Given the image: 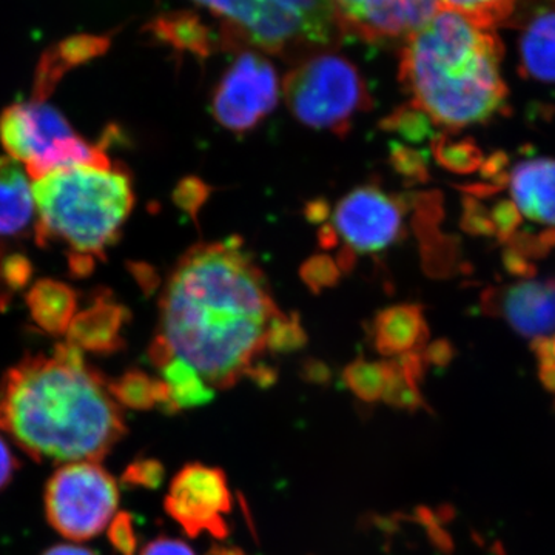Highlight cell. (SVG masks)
<instances>
[{"instance_id": "obj_1", "label": "cell", "mask_w": 555, "mask_h": 555, "mask_svg": "<svg viewBox=\"0 0 555 555\" xmlns=\"http://www.w3.org/2000/svg\"><path fill=\"white\" fill-rule=\"evenodd\" d=\"M280 315L264 275L235 240L203 244L171 273L158 337L208 385L229 389L264 352Z\"/></svg>"}, {"instance_id": "obj_2", "label": "cell", "mask_w": 555, "mask_h": 555, "mask_svg": "<svg viewBox=\"0 0 555 555\" xmlns=\"http://www.w3.org/2000/svg\"><path fill=\"white\" fill-rule=\"evenodd\" d=\"M0 429L31 459L57 463L100 462L127 434L107 382L68 343L3 375Z\"/></svg>"}, {"instance_id": "obj_3", "label": "cell", "mask_w": 555, "mask_h": 555, "mask_svg": "<svg viewBox=\"0 0 555 555\" xmlns=\"http://www.w3.org/2000/svg\"><path fill=\"white\" fill-rule=\"evenodd\" d=\"M503 46L491 28L438 10L411 33L400 57V82L411 104L437 126L466 129L506 108Z\"/></svg>"}, {"instance_id": "obj_4", "label": "cell", "mask_w": 555, "mask_h": 555, "mask_svg": "<svg viewBox=\"0 0 555 555\" xmlns=\"http://www.w3.org/2000/svg\"><path fill=\"white\" fill-rule=\"evenodd\" d=\"M36 241L68 247L69 266L86 275L118 238L134 206L129 175L115 167L76 166L51 171L31 185Z\"/></svg>"}, {"instance_id": "obj_5", "label": "cell", "mask_w": 555, "mask_h": 555, "mask_svg": "<svg viewBox=\"0 0 555 555\" xmlns=\"http://www.w3.org/2000/svg\"><path fill=\"white\" fill-rule=\"evenodd\" d=\"M221 20L222 47L306 54L346 35L332 0H193Z\"/></svg>"}, {"instance_id": "obj_6", "label": "cell", "mask_w": 555, "mask_h": 555, "mask_svg": "<svg viewBox=\"0 0 555 555\" xmlns=\"http://www.w3.org/2000/svg\"><path fill=\"white\" fill-rule=\"evenodd\" d=\"M0 142L11 159L24 164L33 181L68 167L113 166L104 150L79 137L65 116L46 101L7 108L0 116Z\"/></svg>"}, {"instance_id": "obj_7", "label": "cell", "mask_w": 555, "mask_h": 555, "mask_svg": "<svg viewBox=\"0 0 555 555\" xmlns=\"http://www.w3.org/2000/svg\"><path fill=\"white\" fill-rule=\"evenodd\" d=\"M292 115L318 130L349 133L353 116L372 107L366 82L356 65L331 53L310 54L284 79Z\"/></svg>"}, {"instance_id": "obj_8", "label": "cell", "mask_w": 555, "mask_h": 555, "mask_svg": "<svg viewBox=\"0 0 555 555\" xmlns=\"http://www.w3.org/2000/svg\"><path fill=\"white\" fill-rule=\"evenodd\" d=\"M47 520L54 531L75 542L101 534L119 505V488L98 462L65 463L47 483Z\"/></svg>"}, {"instance_id": "obj_9", "label": "cell", "mask_w": 555, "mask_h": 555, "mask_svg": "<svg viewBox=\"0 0 555 555\" xmlns=\"http://www.w3.org/2000/svg\"><path fill=\"white\" fill-rule=\"evenodd\" d=\"M278 98L276 69L261 54L244 51L218 83L211 113L225 129L246 133L276 107Z\"/></svg>"}, {"instance_id": "obj_10", "label": "cell", "mask_w": 555, "mask_h": 555, "mask_svg": "<svg viewBox=\"0 0 555 555\" xmlns=\"http://www.w3.org/2000/svg\"><path fill=\"white\" fill-rule=\"evenodd\" d=\"M232 506L224 470L201 463L182 467L171 480L169 494L164 500L167 514L192 539L201 534L228 539L230 529L225 516Z\"/></svg>"}, {"instance_id": "obj_11", "label": "cell", "mask_w": 555, "mask_h": 555, "mask_svg": "<svg viewBox=\"0 0 555 555\" xmlns=\"http://www.w3.org/2000/svg\"><path fill=\"white\" fill-rule=\"evenodd\" d=\"M332 228L349 254H375L396 243L403 229V208L375 185L350 192L335 208Z\"/></svg>"}, {"instance_id": "obj_12", "label": "cell", "mask_w": 555, "mask_h": 555, "mask_svg": "<svg viewBox=\"0 0 555 555\" xmlns=\"http://www.w3.org/2000/svg\"><path fill=\"white\" fill-rule=\"evenodd\" d=\"M347 35L369 40L406 39L438 11V0H332Z\"/></svg>"}, {"instance_id": "obj_13", "label": "cell", "mask_w": 555, "mask_h": 555, "mask_svg": "<svg viewBox=\"0 0 555 555\" xmlns=\"http://www.w3.org/2000/svg\"><path fill=\"white\" fill-rule=\"evenodd\" d=\"M506 24L518 31L521 72L555 83V0H517Z\"/></svg>"}, {"instance_id": "obj_14", "label": "cell", "mask_w": 555, "mask_h": 555, "mask_svg": "<svg viewBox=\"0 0 555 555\" xmlns=\"http://www.w3.org/2000/svg\"><path fill=\"white\" fill-rule=\"evenodd\" d=\"M494 310L524 337L542 339L555 335V280H528L502 288Z\"/></svg>"}, {"instance_id": "obj_15", "label": "cell", "mask_w": 555, "mask_h": 555, "mask_svg": "<svg viewBox=\"0 0 555 555\" xmlns=\"http://www.w3.org/2000/svg\"><path fill=\"white\" fill-rule=\"evenodd\" d=\"M509 190L517 214L539 224L555 225V159L517 164L511 171Z\"/></svg>"}, {"instance_id": "obj_16", "label": "cell", "mask_w": 555, "mask_h": 555, "mask_svg": "<svg viewBox=\"0 0 555 555\" xmlns=\"http://www.w3.org/2000/svg\"><path fill=\"white\" fill-rule=\"evenodd\" d=\"M127 309L112 297H96L93 305L76 313L68 327V345L94 353H115L122 349V328Z\"/></svg>"}, {"instance_id": "obj_17", "label": "cell", "mask_w": 555, "mask_h": 555, "mask_svg": "<svg viewBox=\"0 0 555 555\" xmlns=\"http://www.w3.org/2000/svg\"><path fill=\"white\" fill-rule=\"evenodd\" d=\"M27 171L11 158H0V246L11 247L36 224V206Z\"/></svg>"}, {"instance_id": "obj_18", "label": "cell", "mask_w": 555, "mask_h": 555, "mask_svg": "<svg viewBox=\"0 0 555 555\" xmlns=\"http://www.w3.org/2000/svg\"><path fill=\"white\" fill-rule=\"evenodd\" d=\"M429 337L422 308L398 305L378 313L374 321L375 349L387 358L420 352Z\"/></svg>"}, {"instance_id": "obj_19", "label": "cell", "mask_w": 555, "mask_h": 555, "mask_svg": "<svg viewBox=\"0 0 555 555\" xmlns=\"http://www.w3.org/2000/svg\"><path fill=\"white\" fill-rule=\"evenodd\" d=\"M108 46L109 39L104 36H78L47 51L39 62L33 100L46 101L65 73L100 56Z\"/></svg>"}, {"instance_id": "obj_20", "label": "cell", "mask_w": 555, "mask_h": 555, "mask_svg": "<svg viewBox=\"0 0 555 555\" xmlns=\"http://www.w3.org/2000/svg\"><path fill=\"white\" fill-rule=\"evenodd\" d=\"M33 320L53 335L67 334L76 317V294L67 284L42 280L27 295Z\"/></svg>"}, {"instance_id": "obj_21", "label": "cell", "mask_w": 555, "mask_h": 555, "mask_svg": "<svg viewBox=\"0 0 555 555\" xmlns=\"http://www.w3.org/2000/svg\"><path fill=\"white\" fill-rule=\"evenodd\" d=\"M149 30L173 49L190 51L196 56H208L217 43L210 28L201 24L198 17L192 14L178 13L158 17L150 25Z\"/></svg>"}, {"instance_id": "obj_22", "label": "cell", "mask_w": 555, "mask_h": 555, "mask_svg": "<svg viewBox=\"0 0 555 555\" xmlns=\"http://www.w3.org/2000/svg\"><path fill=\"white\" fill-rule=\"evenodd\" d=\"M160 372L170 393L167 414H178L182 409L204 406L214 400V389L204 382L198 371L182 358L175 357L160 369Z\"/></svg>"}, {"instance_id": "obj_23", "label": "cell", "mask_w": 555, "mask_h": 555, "mask_svg": "<svg viewBox=\"0 0 555 555\" xmlns=\"http://www.w3.org/2000/svg\"><path fill=\"white\" fill-rule=\"evenodd\" d=\"M107 387L116 403L122 406L137 411H150L153 408L169 411V387L163 379L149 377L145 372L133 369L126 372L122 377L107 382Z\"/></svg>"}, {"instance_id": "obj_24", "label": "cell", "mask_w": 555, "mask_h": 555, "mask_svg": "<svg viewBox=\"0 0 555 555\" xmlns=\"http://www.w3.org/2000/svg\"><path fill=\"white\" fill-rule=\"evenodd\" d=\"M387 377L389 361H366L364 358H358L343 372L346 386L364 403H375L383 398Z\"/></svg>"}, {"instance_id": "obj_25", "label": "cell", "mask_w": 555, "mask_h": 555, "mask_svg": "<svg viewBox=\"0 0 555 555\" xmlns=\"http://www.w3.org/2000/svg\"><path fill=\"white\" fill-rule=\"evenodd\" d=\"M517 0H438V10L460 14L478 27L494 30L506 25Z\"/></svg>"}, {"instance_id": "obj_26", "label": "cell", "mask_w": 555, "mask_h": 555, "mask_svg": "<svg viewBox=\"0 0 555 555\" xmlns=\"http://www.w3.org/2000/svg\"><path fill=\"white\" fill-rule=\"evenodd\" d=\"M433 120L422 109L409 104L382 120V129L392 131L409 142H422L433 133Z\"/></svg>"}, {"instance_id": "obj_27", "label": "cell", "mask_w": 555, "mask_h": 555, "mask_svg": "<svg viewBox=\"0 0 555 555\" xmlns=\"http://www.w3.org/2000/svg\"><path fill=\"white\" fill-rule=\"evenodd\" d=\"M308 343V335L299 323L298 317L284 315L273 321L266 338V349L275 353H291L295 350L302 349Z\"/></svg>"}, {"instance_id": "obj_28", "label": "cell", "mask_w": 555, "mask_h": 555, "mask_svg": "<svg viewBox=\"0 0 555 555\" xmlns=\"http://www.w3.org/2000/svg\"><path fill=\"white\" fill-rule=\"evenodd\" d=\"M434 155L444 169L465 173L476 169L478 152L470 142H451L448 138H438L434 142Z\"/></svg>"}, {"instance_id": "obj_29", "label": "cell", "mask_w": 555, "mask_h": 555, "mask_svg": "<svg viewBox=\"0 0 555 555\" xmlns=\"http://www.w3.org/2000/svg\"><path fill=\"white\" fill-rule=\"evenodd\" d=\"M341 269L338 261L328 255H315L310 257L299 269V276L313 294H321L326 288L334 287L338 283Z\"/></svg>"}, {"instance_id": "obj_30", "label": "cell", "mask_w": 555, "mask_h": 555, "mask_svg": "<svg viewBox=\"0 0 555 555\" xmlns=\"http://www.w3.org/2000/svg\"><path fill=\"white\" fill-rule=\"evenodd\" d=\"M166 469L156 459H138L126 467L122 474V483L131 488H144L155 491L163 485Z\"/></svg>"}, {"instance_id": "obj_31", "label": "cell", "mask_w": 555, "mask_h": 555, "mask_svg": "<svg viewBox=\"0 0 555 555\" xmlns=\"http://www.w3.org/2000/svg\"><path fill=\"white\" fill-rule=\"evenodd\" d=\"M208 196H210V188L203 179L195 177L182 179L173 192L175 204L185 211L193 221L198 219L199 210L206 204Z\"/></svg>"}, {"instance_id": "obj_32", "label": "cell", "mask_w": 555, "mask_h": 555, "mask_svg": "<svg viewBox=\"0 0 555 555\" xmlns=\"http://www.w3.org/2000/svg\"><path fill=\"white\" fill-rule=\"evenodd\" d=\"M108 539L120 555H137L138 534L130 513H118L108 526Z\"/></svg>"}, {"instance_id": "obj_33", "label": "cell", "mask_w": 555, "mask_h": 555, "mask_svg": "<svg viewBox=\"0 0 555 555\" xmlns=\"http://www.w3.org/2000/svg\"><path fill=\"white\" fill-rule=\"evenodd\" d=\"M390 163L401 177L414 179V181L426 179L427 170L422 153L400 142L390 144Z\"/></svg>"}, {"instance_id": "obj_34", "label": "cell", "mask_w": 555, "mask_h": 555, "mask_svg": "<svg viewBox=\"0 0 555 555\" xmlns=\"http://www.w3.org/2000/svg\"><path fill=\"white\" fill-rule=\"evenodd\" d=\"M139 555H196L195 551L181 542V540L170 539V537H158L144 546Z\"/></svg>"}, {"instance_id": "obj_35", "label": "cell", "mask_w": 555, "mask_h": 555, "mask_svg": "<svg viewBox=\"0 0 555 555\" xmlns=\"http://www.w3.org/2000/svg\"><path fill=\"white\" fill-rule=\"evenodd\" d=\"M301 377L313 385H327L331 382L332 372L323 361L310 358L302 363Z\"/></svg>"}, {"instance_id": "obj_36", "label": "cell", "mask_w": 555, "mask_h": 555, "mask_svg": "<svg viewBox=\"0 0 555 555\" xmlns=\"http://www.w3.org/2000/svg\"><path fill=\"white\" fill-rule=\"evenodd\" d=\"M17 460L13 455L7 441L0 437V491L10 485L11 478L17 469Z\"/></svg>"}, {"instance_id": "obj_37", "label": "cell", "mask_w": 555, "mask_h": 555, "mask_svg": "<svg viewBox=\"0 0 555 555\" xmlns=\"http://www.w3.org/2000/svg\"><path fill=\"white\" fill-rule=\"evenodd\" d=\"M454 352L447 341L433 343L426 350H423L426 364H436V366H447Z\"/></svg>"}, {"instance_id": "obj_38", "label": "cell", "mask_w": 555, "mask_h": 555, "mask_svg": "<svg viewBox=\"0 0 555 555\" xmlns=\"http://www.w3.org/2000/svg\"><path fill=\"white\" fill-rule=\"evenodd\" d=\"M246 377L257 383L259 387H270L276 382V372L275 369L264 366V364H258V366L254 364L248 369Z\"/></svg>"}, {"instance_id": "obj_39", "label": "cell", "mask_w": 555, "mask_h": 555, "mask_svg": "<svg viewBox=\"0 0 555 555\" xmlns=\"http://www.w3.org/2000/svg\"><path fill=\"white\" fill-rule=\"evenodd\" d=\"M42 555H98L89 547L79 545H56L47 550Z\"/></svg>"}, {"instance_id": "obj_40", "label": "cell", "mask_w": 555, "mask_h": 555, "mask_svg": "<svg viewBox=\"0 0 555 555\" xmlns=\"http://www.w3.org/2000/svg\"><path fill=\"white\" fill-rule=\"evenodd\" d=\"M540 378L547 390L555 393V361L540 363Z\"/></svg>"}, {"instance_id": "obj_41", "label": "cell", "mask_w": 555, "mask_h": 555, "mask_svg": "<svg viewBox=\"0 0 555 555\" xmlns=\"http://www.w3.org/2000/svg\"><path fill=\"white\" fill-rule=\"evenodd\" d=\"M328 215V207L324 201H315L308 206V218L313 222H323Z\"/></svg>"}, {"instance_id": "obj_42", "label": "cell", "mask_w": 555, "mask_h": 555, "mask_svg": "<svg viewBox=\"0 0 555 555\" xmlns=\"http://www.w3.org/2000/svg\"><path fill=\"white\" fill-rule=\"evenodd\" d=\"M207 555H246L240 547L215 546L208 551Z\"/></svg>"}]
</instances>
